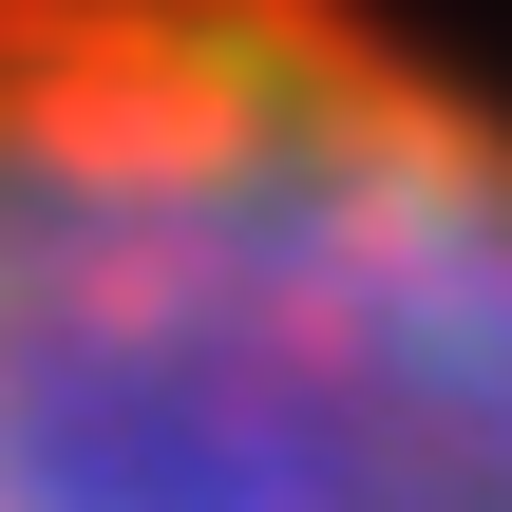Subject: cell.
Returning a JSON list of instances; mask_svg holds the SVG:
<instances>
[{
	"label": "cell",
	"instance_id": "obj_1",
	"mask_svg": "<svg viewBox=\"0 0 512 512\" xmlns=\"http://www.w3.org/2000/svg\"><path fill=\"white\" fill-rule=\"evenodd\" d=\"M0 512H512V38L0 0Z\"/></svg>",
	"mask_w": 512,
	"mask_h": 512
}]
</instances>
